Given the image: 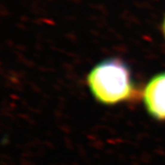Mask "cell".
I'll list each match as a JSON object with an SVG mask.
<instances>
[{
	"label": "cell",
	"mask_w": 165,
	"mask_h": 165,
	"mask_svg": "<svg viewBox=\"0 0 165 165\" xmlns=\"http://www.w3.org/2000/svg\"><path fill=\"white\" fill-rule=\"evenodd\" d=\"M87 84L95 99L107 106L127 102L136 95L130 70L119 59L99 62L88 73Z\"/></svg>",
	"instance_id": "cell-1"
},
{
	"label": "cell",
	"mask_w": 165,
	"mask_h": 165,
	"mask_svg": "<svg viewBox=\"0 0 165 165\" xmlns=\"http://www.w3.org/2000/svg\"><path fill=\"white\" fill-rule=\"evenodd\" d=\"M142 101L150 117L165 121V72L149 81L142 92Z\"/></svg>",
	"instance_id": "cell-2"
},
{
	"label": "cell",
	"mask_w": 165,
	"mask_h": 165,
	"mask_svg": "<svg viewBox=\"0 0 165 165\" xmlns=\"http://www.w3.org/2000/svg\"><path fill=\"white\" fill-rule=\"evenodd\" d=\"M162 31H163V34L165 36V18H164V21H163V24H162Z\"/></svg>",
	"instance_id": "cell-3"
}]
</instances>
